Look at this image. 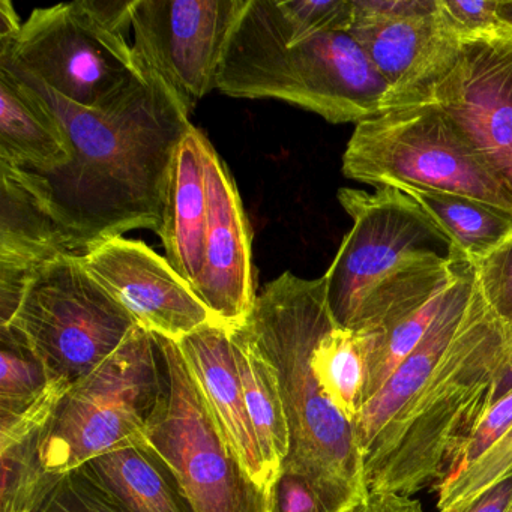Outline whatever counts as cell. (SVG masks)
<instances>
[{
    "label": "cell",
    "instance_id": "6da1fadb",
    "mask_svg": "<svg viewBox=\"0 0 512 512\" xmlns=\"http://www.w3.org/2000/svg\"><path fill=\"white\" fill-rule=\"evenodd\" d=\"M506 329L464 263L433 325L355 424L368 493L439 487L490 409Z\"/></svg>",
    "mask_w": 512,
    "mask_h": 512
},
{
    "label": "cell",
    "instance_id": "7a4b0ae2",
    "mask_svg": "<svg viewBox=\"0 0 512 512\" xmlns=\"http://www.w3.org/2000/svg\"><path fill=\"white\" fill-rule=\"evenodd\" d=\"M58 118L71 161L49 173L22 170L79 256L137 229H160L170 167L193 128L190 110L152 71L107 110L76 106L10 64Z\"/></svg>",
    "mask_w": 512,
    "mask_h": 512
},
{
    "label": "cell",
    "instance_id": "3957f363",
    "mask_svg": "<svg viewBox=\"0 0 512 512\" xmlns=\"http://www.w3.org/2000/svg\"><path fill=\"white\" fill-rule=\"evenodd\" d=\"M332 319L325 278L287 271L266 284L239 329L268 359L280 386L290 430L281 472L307 479L329 512H346L370 493L355 428L326 397L311 364Z\"/></svg>",
    "mask_w": 512,
    "mask_h": 512
},
{
    "label": "cell",
    "instance_id": "277c9868",
    "mask_svg": "<svg viewBox=\"0 0 512 512\" xmlns=\"http://www.w3.org/2000/svg\"><path fill=\"white\" fill-rule=\"evenodd\" d=\"M337 197L353 220L323 275L338 325L380 331L454 280L464 260L440 253L451 245L403 191L340 188Z\"/></svg>",
    "mask_w": 512,
    "mask_h": 512
},
{
    "label": "cell",
    "instance_id": "5b68a950",
    "mask_svg": "<svg viewBox=\"0 0 512 512\" xmlns=\"http://www.w3.org/2000/svg\"><path fill=\"white\" fill-rule=\"evenodd\" d=\"M217 89L245 100H278L356 124L385 112L389 86L349 31L322 32L287 44L248 0L227 44Z\"/></svg>",
    "mask_w": 512,
    "mask_h": 512
},
{
    "label": "cell",
    "instance_id": "8992f818",
    "mask_svg": "<svg viewBox=\"0 0 512 512\" xmlns=\"http://www.w3.org/2000/svg\"><path fill=\"white\" fill-rule=\"evenodd\" d=\"M343 175L374 188L460 194L512 215V196L448 116L431 103L386 110L359 122Z\"/></svg>",
    "mask_w": 512,
    "mask_h": 512
},
{
    "label": "cell",
    "instance_id": "52a82bcc",
    "mask_svg": "<svg viewBox=\"0 0 512 512\" xmlns=\"http://www.w3.org/2000/svg\"><path fill=\"white\" fill-rule=\"evenodd\" d=\"M160 335L136 326L94 373L70 386L41 443V463L53 475L140 442L163 394Z\"/></svg>",
    "mask_w": 512,
    "mask_h": 512
},
{
    "label": "cell",
    "instance_id": "ba28073f",
    "mask_svg": "<svg viewBox=\"0 0 512 512\" xmlns=\"http://www.w3.org/2000/svg\"><path fill=\"white\" fill-rule=\"evenodd\" d=\"M164 388L143 442L167 464L194 512H271L272 497L245 472L182 356L161 337Z\"/></svg>",
    "mask_w": 512,
    "mask_h": 512
},
{
    "label": "cell",
    "instance_id": "9c48e42d",
    "mask_svg": "<svg viewBox=\"0 0 512 512\" xmlns=\"http://www.w3.org/2000/svg\"><path fill=\"white\" fill-rule=\"evenodd\" d=\"M8 325L25 337L50 379L68 385L94 373L137 326L86 271L80 256L61 257L44 266Z\"/></svg>",
    "mask_w": 512,
    "mask_h": 512
},
{
    "label": "cell",
    "instance_id": "30bf717a",
    "mask_svg": "<svg viewBox=\"0 0 512 512\" xmlns=\"http://www.w3.org/2000/svg\"><path fill=\"white\" fill-rule=\"evenodd\" d=\"M0 64L19 68L88 110L110 109L146 79L127 38L104 28L85 0L32 11Z\"/></svg>",
    "mask_w": 512,
    "mask_h": 512
},
{
    "label": "cell",
    "instance_id": "8fae6325",
    "mask_svg": "<svg viewBox=\"0 0 512 512\" xmlns=\"http://www.w3.org/2000/svg\"><path fill=\"white\" fill-rule=\"evenodd\" d=\"M416 103L439 107L512 196V28L460 37Z\"/></svg>",
    "mask_w": 512,
    "mask_h": 512
},
{
    "label": "cell",
    "instance_id": "7c38bea8",
    "mask_svg": "<svg viewBox=\"0 0 512 512\" xmlns=\"http://www.w3.org/2000/svg\"><path fill=\"white\" fill-rule=\"evenodd\" d=\"M247 5L248 0H136L134 53L193 112L217 89L227 44Z\"/></svg>",
    "mask_w": 512,
    "mask_h": 512
},
{
    "label": "cell",
    "instance_id": "4fadbf2b",
    "mask_svg": "<svg viewBox=\"0 0 512 512\" xmlns=\"http://www.w3.org/2000/svg\"><path fill=\"white\" fill-rule=\"evenodd\" d=\"M86 271L127 310L140 328L181 341L215 322L193 287L166 257L140 241L107 239L80 256Z\"/></svg>",
    "mask_w": 512,
    "mask_h": 512
},
{
    "label": "cell",
    "instance_id": "5bb4252c",
    "mask_svg": "<svg viewBox=\"0 0 512 512\" xmlns=\"http://www.w3.org/2000/svg\"><path fill=\"white\" fill-rule=\"evenodd\" d=\"M208 227L197 298L217 322L235 329L244 325L256 304L253 232L235 179L211 142L206 143Z\"/></svg>",
    "mask_w": 512,
    "mask_h": 512
},
{
    "label": "cell",
    "instance_id": "9a60e30c",
    "mask_svg": "<svg viewBox=\"0 0 512 512\" xmlns=\"http://www.w3.org/2000/svg\"><path fill=\"white\" fill-rule=\"evenodd\" d=\"M65 256L79 254L61 224L22 170L0 163V326L16 316L32 278Z\"/></svg>",
    "mask_w": 512,
    "mask_h": 512
},
{
    "label": "cell",
    "instance_id": "2e32d148",
    "mask_svg": "<svg viewBox=\"0 0 512 512\" xmlns=\"http://www.w3.org/2000/svg\"><path fill=\"white\" fill-rule=\"evenodd\" d=\"M349 32L388 83L386 110L412 103L448 64L460 43L440 7L418 16L355 19Z\"/></svg>",
    "mask_w": 512,
    "mask_h": 512
},
{
    "label": "cell",
    "instance_id": "e0dca14e",
    "mask_svg": "<svg viewBox=\"0 0 512 512\" xmlns=\"http://www.w3.org/2000/svg\"><path fill=\"white\" fill-rule=\"evenodd\" d=\"M178 344L233 454L251 481L272 497L277 478L269 470L248 415L230 328L215 320L191 332Z\"/></svg>",
    "mask_w": 512,
    "mask_h": 512
},
{
    "label": "cell",
    "instance_id": "ac0fdd59",
    "mask_svg": "<svg viewBox=\"0 0 512 512\" xmlns=\"http://www.w3.org/2000/svg\"><path fill=\"white\" fill-rule=\"evenodd\" d=\"M208 137L194 127L176 149L167 181L163 217L157 235L166 259L176 272L196 287L205 259L208 227V185L205 151Z\"/></svg>",
    "mask_w": 512,
    "mask_h": 512
},
{
    "label": "cell",
    "instance_id": "d6986e66",
    "mask_svg": "<svg viewBox=\"0 0 512 512\" xmlns=\"http://www.w3.org/2000/svg\"><path fill=\"white\" fill-rule=\"evenodd\" d=\"M70 161L71 146L61 122L34 89L0 67V163L49 173Z\"/></svg>",
    "mask_w": 512,
    "mask_h": 512
},
{
    "label": "cell",
    "instance_id": "ffe728a7",
    "mask_svg": "<svg viewBox=\"0 0 512 512\" xmlns=\"http://www.w3.org/2000/svg\"><path fill=\"white\" fill-rule=\"evenodd\" d=\"M77 469L125 512H194L172 470L143 439L98 455Z\"/></svg>",
    "mask_w": 512,
    "mask_h": 512
},
{
    "label": "cell",
    "instance_id": "44dd1931",
    "mask_svg": "<svg viewBox=\"0 0 512 512\" xmlns=\"http://www.w3.org/2000/svg\"><path fill=\"white\" fill-rule=\"evenodd\" d=\"M397 190L422 209L445 236L452 254L464 262H478L512 235V215L487 203L443 191Z\"/></svg>",
    "mask_w": 512,
    "mask_h": 512
},
{
    "label": "cell",
    "instance_id": "7402d4cb",
    "mask_svg": "<svg viewBox=\"0 0 512 512\" xmlns=\"http://www.w3.org/2000/svg\"><path fill=\"white\" fill-rule=\"evenodd\" d=\"M373 349V332L344 328L332 319L311 355L320 388L353 427L367 403Z\"/></svg>",
    "mask_w": 512,
    "mask_h": 512
},
{
    "label": "cell",
    "instance_id": "603a6c76",
    "mask_svg": "<svg viewBox=\"0 0 512 512\" xmlns=\"http://www.w3.org/2000/svg\"><path fill=\"white\" fill-rule=\"evenodd\" d=\"M230 332L248 415L269 470L278 479L289 455L290 430L277 376L268 359L241 329Z\"/></svg>",
    "mask_w": 512,
    "mask_h": 512
},
{
    "label": "cell",
    "instance_id": "cb8c5ba5",
    "mask_svg": "<svg viewBox=\"0 0 512 512\" xmlns=\"http://www.w3.org/2000/svg\"><path fill=\"white\" fill-rule=\"evenodd\" d=\"M449 286L433 298L428 299L425 304L403 314L400 319L395 320L382 331L373 332L374 349L370 358V370H368L367 401L386 385L392 374L421 343L445 302Z\"/></svg>",
    "mask_w": 512,
    "mask_h": 512
},
{
    "label": "cell",
    "instance_id": "d4e9b609",
    "mask_svg": "<svg viewBox=\"0 0 512 512\" xmlns=\"http://www.w3.org/2000/svg\"><path fill=\"white\" fill-rule=\"evenodd\" d=\"M49 371L13 326H0V416L34 403L49 388Z\"/></svg>",
    "mask_w": 512,
    "mask_h": 512
},
{
    "label": "cell",
    "instance_id": "484cf974",
    "mask_svg": "<svg viewBox=\"0 0 512 512\" xmlns=\"http://www.w3.org/2000/svg\"><path fill=\"white\" fill-rule=\"evenodd\" d=\"M260 13L287 44L322 32L350 31L352 0H256Z\"/></svg>",
    "mask_w": 512,
    "mask_h": 512
},
{
    "label": "cell",
    "instance_id": "4316f807",
    "mask_svg": "<svg viewBox=\"0 0 512 512\" xmlns=\"http://www.w3.org/2000/svg\"><path fill=\"white\" fill-rule=\"evenodd\" d=\"M29 512H125L80 469L47 473Z\"/></svg>",
    "mask_w": 512,
    "mask_h": 512
},
{
    "label": "cell",
    "instance_id": "83f0119b",
    "mask_svg": "<svg viewBox=\"0 0 512 512\" xmlns=\"http://www.w3.org/2000/svg\"><path fill=\"white\" fill-rule=\"evenodd\" d=\"M472 268L485 305L503 328L512 329V235Z\"/></svg>",
    "mask_w": 512,
    "mask_h": 512
},
{
    "label": "cell",
    "instance_id": "f1b7e54d",
    "mask_svg": "<svg viewBox=\"0 0 512 512\" xmlns=\"http://www.w3.org/2000/svg\"><path fill=\"white\" fill-rule=\"evenodd\" d=\"M512 428V391L491 404L481 421L473 428L469 439L464 442L452 463L451 470L442 484L455 481L466 472L485 452L490 451ZM439 485V487H440Z\"/></svg>",
    "mask_w": 512,
    "mask_h": 512
},
{
    "label": "cell",
    "instance_id": "f546056e",
    "mask_svg": "<svg viewBox=\"0 0 512 512\" xmlns=\"http://www.w3.org/2000/svg\"><path fill=\"white\" fill-rule=\"evenodd\" d=\"M439 7L446 25L458 37L488 34L506 25L499 13L500 0H439Z\"/></svg>",
    "mask_w": 512,
    "mask_h": 512
},
{
    "label": "cell",
    "instance_id": "4dcf8cb0",
    "mask_svg": "<svg viewBox=\"0 0 512 512\" xmlns=\"http://www.w3.org/2000/svg\"><path fill=\"white\" fill-rule=\"evenodd\" d=\"M271 512H329L316 488L290 472H280L272 490Z\"/></svg>",
    "mask_w": 512,
    "mask_h": 512
},
{
    "label": "cell",
    "instance_id": "1f68e13d",
    "mask_svg": "<svg viewBox=\"0 0 512 512\" xmlns=\"http://www.w3.org/2000/svg\"><path fill=\"white\" fill-rule=\"evenodd\" d=\"M439 0H352L353 20L389 19L434 13Z\"/></svg>",
    "mask_w": 512,
    "mask_h": 512
},
{
    "label": "cell",
    "instance_id": "d6a6232c",
    "mask_svg": "<svg viewBox=\"0 0 512 512\" xmlns=\"http://www.w3.org/2000/svg\"><path fill=\"white\" fill-rule=\"evenodd\" d=\"M136 0H85L89 13L113 34L127 37Z\"/></svg>",
    "mask_w": 512,
    "mask_h": 512
},
{
    "label": "cell",
    "instance_id": "836d02e7",
    "mask_svg": "<svg viewBox=\"0 0 512 512\" xmlns=\"http://www.w3.org/2000/svg\"><path fill=\"white\" fill-rule=\"evenodd\" d=\"M346 512H425L421 502L395 493H370Z\"/></svg>",
    "mask_w": 512,
    "mask_h": 512
},
{
    "label": "cell",
    "instance_id": "e575fe53",
    "mask_svg": "<svg viewBox=\"0 0 512 512\" xmlns=\"http://www.w3.org/2000/svg\"><path fill=\"white\" fill-rule=\"evenodd\" d=\"M512 478L494 485L479 496L464 512H511Z\"/></svg>",
    "mask_w": 512,
    "mask_h": 512
},
{
    "label": "cell",
    "instance_id": "d590c367",
    "mask_svg": "<svg viewBox=\"0 0 512 512\" xmlns=\"http://www.w3.org/2000/svg\"><path fill=\"white\" fill-rule=\"evenodd\" d=\"M23 23L10 0H0V55L10 52L22 34Z\"/></svg>",
    "mask_w": 512,
    "mask_h": 512
},
{
    "label": "cell",
    "instance_id": "8d00e7d4",
    "mask_svg": "<svg viewBox=\"0 0 512 512\" xmlns=\"http://www.w3.org/2000/svg\"><path fill=\"white\" fill-rule=\"evenodd\" d=\"M512 391V329H506L505 353H503L502 365L497 374L496 385H494L493 401L496 403L503 395Z\"/></svg>",
    "mask_w": 512,
    "mask_h": 512
},
{
    "label": "cell",
    "instance_id": "74e56055",
    "mask_svg": "<svg viewBox=\"0 0 512 512\" xmlns=\"http://www.w3.org/2000/svg\"><path fill=\"white\" fill-rule=\"evenodd\" d=\"M499 13L503 22L512 28V0H500Z\"/></svg>",
    "mask_w": 512,
    "mask_h": 512
},
{
    "label": "cell",
    "instance_id": "f35d334b",
    "mask_svg": "<svg viewBox=\"0 0 512 512\" xmlns=\"http://www.w3.org/2000/svg\"><path fill=\"white\" fill-rule=\"evenodd\" d=\"M511 512H512V508H511Z\"/></svg>",
    "mask_w": 512,
    "mask_h": 512
}]
</instances>
